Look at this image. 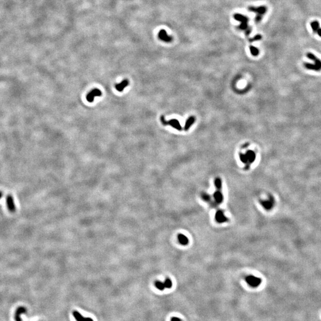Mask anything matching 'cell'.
<instances>
[{
	"instance_id": "obj_1",
	"label": "cell",
	"mask_w": 321,
	"mask_h": 321,
	"mask_svg": "<svg viewBox=\"0 0 321 321\" xmlns=\"http://www.w3.org/2000/svg\"><path fill=\"white\" fill-rule=\"evenodd\" d=\"M233 17L237 21L240 22V24L238 27V29L241 30H244L246 36H249L252 32V29L249 26V18L246 16L242 15L240 13H236L234 15Z\"/></svg>"
},
{
	"instance_id": "obj_2",
	"label": "cell",
	"mask_w": 321,
	"mask_h": 321,
	"mask_svg": "<svg viewBox=\"0 0 321 321\" xmlns=\"http://www.w3.org/2000/svg\"><path fill=\"white\" fill-rule=\"evenodd\" d=\"M307 57L311 59L313 63H304V67L309 70H313L315 71H319L321 70V60L318 58L315 55L311 52H308L306 54Z\"/></svg>"
},
{
	"instance_id": "obj_3",
	"label": "cell",
	"mask_w": 321,
	"mask_h": 321,
	"mask_svg": "<svg viewBox=\"0 0 321 321\" xmlns=\"http://www.w3.org/2000/svg\"><path fill=\"white\" fill-rule=\"evenodd\" d=\"M248 10L251 12H253L256 14L255 17V22L256 23H259L262 20L263 16L267 11V7L265 6H259V7H253L250 6L248 8Z\"/></svg>"
},
{
	"instance_id": "obj_4",
	"label": "cell",
	"mask_w": 321,
	"mask_h": 321,
	"mask_svg": "<svg viewBox=\"0 0 321 321\" xmlns=\"http://www.w3.org/2000/svg\"><path fill=\"white\" fill-rule=\"evenodd\" d=\"M160 121H161L162 123L164 125H170L172 126V127L175 128L176 129H177V130H179V131H181L182 130V127L181 125H180L179 122L176 119H172V120H170V121L167 122L165 120L164 116H161V117H160Z\"/></svg>"
},
{
	"instance_id": "obj_5",
	"label": "cell",
	"mask_w": 321,
	"mask_h": 321,
	"mask_svg": "<svg viewBox=\"0 0 321 321\" xmlns=\"http://www.w3.org/2000/svg\"><path fill=\"white\" fill-rule=\"evenodd\" d=\"M246 282L250 286L253 287H256L259 285L261 283V279L253 275H249L246 278Z\"/></svg>"
},
{
	"instance_id": "obj_6",
	"label": "cell",
	"mask_w": 321,
	"mask_h": 321,
	"mask_svg": "<svg viewBox=\"0 0 321 321\" xmlns=\"http://www.w3.org/2000/svg\"><path fill=\"white\" fill-rule=\"evenodd\" d=\"M6 203H7V208L10 212L14 213V212H16V208L15 201H14V199H13V196L11 195H8L7 196Z\"/></svg>"
},
{
	"instance_id": "obj_7",
	"label": "cell",
	"mask_w": 321,
	"mask_h": 321,
	"mask_svg": "<svg viewBox=\"0 0 321 321\" xmlns=\"http://www.w3.org/2000/svg\"><path fill=\"white\" fill-rule=\"evenodd\" d=\"M158 36L160 41H162L164 42L170 43L172 41V37L168 35L167 32L164 29L160 30L159 32Z\"/></svg>"
},
{
	"instance_id": "obj_8",
	"label": "cell",
	"mask_w": 321,
	"mask_h": 321,
	"mask_svg": "<svg viewBox=\"0 0 321 321\" xmlns=\"http://www.w3.org/2000/svg\"><path fill=\"white\" fill-rule=\"evenodd\" d=\"M102 95V92L98 89H93L87 95L86 99L87 101L89 102H92L94 100V98L96 96H101Z\"/></svg>"
},
{
	"instance_id": "obj_9",
	"label": "cell",
	"mask_w": 321,
	"mask_h": 321,
	"mask_svg": "<svg viewBox=\"0 0 321 321\" xmlns=\"http://www.w3.org/2000/svg\"><path fill=\"white\" fill-rule=\"evenodd\" d=\"M310 26H311L312 29L313 31V32L317 33V34L320 37H321V28L320 27L319 23L316 20L313 21V22H311Z\"/></svg>"
},
{
	"instance_id": "obj_10",
	"label": "cell",
	"mask_w": 321,
	"mask_h": 321,
	"mask_svg": "<svg viewBox=\"0 0 321 321\" xmlns=\"http://www.w3.org/2000/svg\"><path fill=\"white\" fill-rule=\"evenodd\" d=\"M27 310L24 307H19L17 309L15 315V319L16 321H22V319L20 318V315L23 313H25Z\"/></svg>"
},
{
	"instance_id": "obj_11",
	"label": "cell",
	"mask_w": 321,
	"mask_h": 321,
	"mask_svg": "<svg viewBox=\"0 0 321 321\" xmlns=\"http://www.w3.org/2000/svg\"><path fill=\"white\" fill-rule=\"evenodd\" d=\"M129 82L128 80L127 79L124 80L120 83L116 85V89L118 92H122L124 90V89L129 85Z\"/></svg>"
},
{
	"instance_id": "obj_12",
	"label": "cell",
	"mask_w": 321,
	"mask_h": 321,
	"mask_svg": "<svg viewBox=\"0 0 321 321\" xmlns=\"http://www.w3.org/2000/svg\"><path fill=\"white\" fill-rule=\"evenodd\" d=\"M273 203L274 200L272 197H271L268 200H264V201L262 202V206L266 209H270L271 208H272Z\"/></svg>"
},
{
	"instance_id": "obj_13",
	"label": "cell",
	"mask_w": 321,
	"mask_h": 321,
	"mask_svg": "<svg viewBox=\"0 0 321 321\" xmlns=\"http://www.w3.org/2000/svg\"><path fill=\"white\" fill-rule=\"evenodd\" d=\"M215 218L217 221L220 223H224L227 220V218L225 217L223 212L221 211H219L217 212L215 215Z\"/></svg>"
},
{
	"instance_id": "obj_14",
	"label": "cell",
	"mask_w": 321,
	"mask_h": 321,
	"mask_svg": "<svg viewBox=\"0 0 321 321\" xmlns=\"http://www.w3.org/2000/svg\"><path fill=\"white\" fill-rule=\"evenodd\" d=\"M195 122V118L193 117V116L187 118V120H186V123H185V125H184V130L185 131L188 130Z\"/></svg>"
},
{
	"instance_id": "obj_15",
	"label": "cell",
	"mask_w": 321,
	"mask_h": 321,
	"mask_svg": "<svg viewBox=\"0 0 321 321\" xmlns=\"http://www.w3.org/2000/svg\"><path fill=\"white\" fill-rule=\"evenodd\" d=\"M246 157L247 158V160H248V162L250 163H252L254 162V160H255L256 158V155L255 152L252 151H248L247 152V153H246Z\"/></svg>"
},
{
	"instance_id": "obj_16",
	"label": "cell",
	"mask_w": 321,
	"mask_h": 321,
	"mask_svg": "<svg viewBox=\"0 0 321 321\" xmlns=\"http://www.w3.org/2000/svg\"><path fill=\"white\" fill-rule=\"evenodd\" d=\"M213 197L215 198V201L217 203H221L223 202V194L221 193L219 191H217L216 192H215V193L213 194Z\"/></svg>"
},
{
	"instance_id": "obj_17",
	"label": "cell",
	"mask_w": 321,
	"mask_h": 321,
	"mask_svg": "<svg viewBox=\"0 0 321 321\" xmlns=\"http://www.w3.org/2000/svg\"><path fill=\"white\" fill-rule=\"evenodd\" d=\"M178 241L179 242L181 243L182 245H186L189 243V239L186 236L183 234H179L178 237Z\"/></svg>"
},
{
	"instance_id": "obj_18",
	"label": "cell",
	"mask_w": 321,
	"mask_h": 321,
	"mask_svg": "<svg viewBox=\"0 0 321 321\" xmlns=\"http://www.w3.org/2000/svg\"><path fill=\"white\" fill-rule=\"evenodd\" d=\"M73 315L77 321H84L85 318L79 312L74 311L73 313Z\"/></svg>"
},
{
	"instance_id": "obj_19",
	"label": "cell",
	"mask_w": 321,
	"mask_h": 321,
	"mask_svg": "<svg viewBox=\"0 0 321 321\" xmlns=\"http://www.w3.org/2000/svg\"><path fill=\"white\" fill-rule=\"evenodd\" d=\"M250 51L252 55H253V56L255 57V56H257V55H259V51L257 48L255 47V46H250Z\"/></svg>"
},
{
	"instance_id": "obj_20",
	"label": "cell",
	"mask_w": 321,
	"mask_h": 321,
	"mask_svg": "<svg viewBox=\"0 0 321 321\" xmlns=\"http://www.w3.org/2000/svg\"><path fill=\"white\" fill-rule=\"evenodd\" d=\"M155 286L158 289H159V290H161V291L164 290V289L165 288L164 283L160 282V281H157L155 283Z\"/></svg>"
},
{
	"instance_id": "obj_21",
	"label": "cell",
	"mask_w": 321,
	"mask_h": 321,
	"mask_svg": "<svg viewBox=\"0 0 321 321\" xmlns=\"http://www.w3.org/2000/svg\"><path fill=\"white\" fill-rule=\"evenodd\" d=\"M164 283L165 288H167V289H170V288H171L172 286V281H171V279H170L169 278L166 279Z\"/></svg>"
},
{
	"instance_id": "obj_22",
	"label": "cell",
	"mask_w": 321,
	"mask_h": 321,
	"mask_svg": "<svg viewBox=\"0 0 321 321\" xmlns=\"http://www.w3.org/2000/svg\"><path fill=\"white\" fill-rule=\"evenodd\" d=\"M215 185L217 188L218 189L221 188L222 182H221V180L220 178H218L215 179Z\"/></svg>"
},
{
	"instance_id": "obj_23",
	"label": "cell",
	"mask_w": 321,
	"mask_h": 321,
	"mask_svg": "<svg viewBox=\"0 0 321 321\" xmlns=\"http://www.w3.org/2000/svg\"><path fill=\"white\" fill-rule=\"evenodd\" d=\"M262 36L261 35H255L254 37H253V38L249 39V42H253V41H259V40H260V39H262Z\"/></svg>"
},
{
	"instance_id": "obj_24",
	"label": "cell",
	"mask_w": 321,
	"mask_h": 321,
	"mask_svg": "<svg viewBox=\"0 0 321 321\" xmlns=\"http://www.w3.org/2000/svg\"><path fill=\"white\" fill-rule=\"evenodd\" d=\"M240 160H242V162H243V163L248 162V160H247V158L246 157V154H240Z\"/></svg>"
},
{
	"instance_id": "obj_25",
	"label": "cell",
	"mask_w": 321,
	"mask_h": 321,
	"mask_svg": "<svg viewBox=\"0 0 321 321\" xmlns=\"http://www.w3.org/2000/svg\"><path fill=\"white\" fill-rule=\"evenodd\" d=\"M202 197H203V199L205 200H206V201H207V200H209L210 199V197L209 196V195H206V194H204V195L202 196Z\"/></svg>"
},
{
	"instance_id": "obj_26",
	"label": "cell",
	"mask_w": 321,
	"mask_h": 321,
	"mask_svg": "<svg viewBox=\"0 0 321 321\" xmlns=\"http://www.w3.org/2000/svg\"><path fill=\"white\" fill-rule=\"evenodd\" d=\"M171 321H181L178 318H176V317H172L171 319Z\"/></svg>"
},
{
	"instance_id": "obj_27",
	"label": "cell",
	"mask_w": 321,
	"mask_h": 321,
	"mask_svg": "<svg viewBox=\"0 0 321 321\" xmlns=\"http://www.w3.org/2000/svg\"><path fill=\"white\" fill-rule=\"evenodd\" d=\"M84 321H93V320L90 318H85Z\"/></svg>"
},
{
	"instance_id": "obj_28",
	"label": "cell",
	"mask_w": 321,
	"mask_h": 321,
	"mask_svg": "<svg viewBox=\"0 0 321 321\" xmlns=\"http://www.w3.org/2000/svg\"><path fill=\"white\" fill-rule=\"evenodd\" d=\"M3 192H1V191H0V199H1V198H2V197H3Z\"/></svg>"
}]
</instances>
